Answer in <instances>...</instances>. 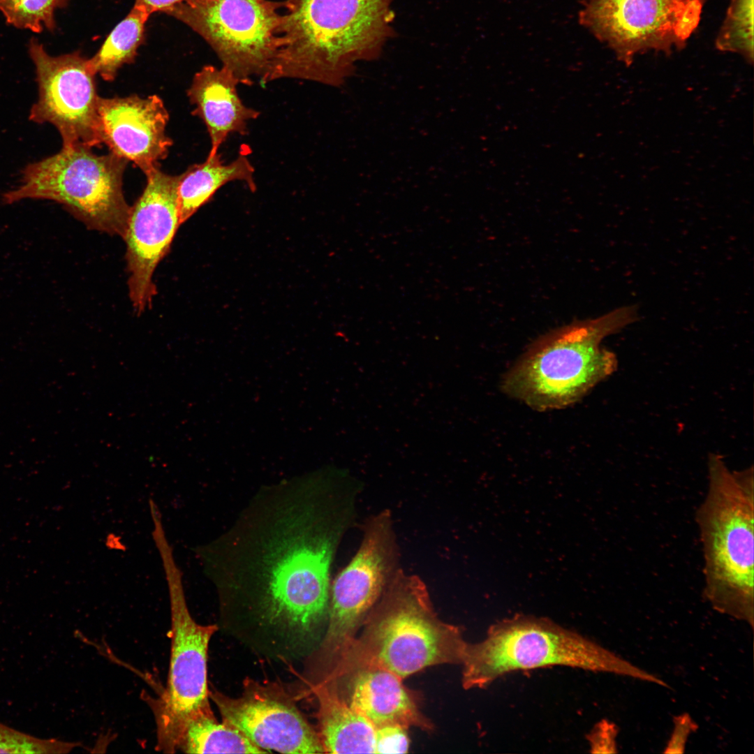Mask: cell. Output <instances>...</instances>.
I'll return each instance as SVG.
<instances>
[{
  "label": "cell",
  "mask_w": 754,
  "mask_h": 754,
  "mask_svg": "<svg viewBox=\"0 0 754 754\" xmlns=\"http://www.w3.org/2000/svg\"><path fill=\"white\" fill-rule=\"evenodd\" d=\"M343 677H348V695L343 697L375 727L394 723L407 729H433L431 720L421 712L414 693L394 673L377 667H361Z\"/></svg>",
  "instance_id": "16"
},
{
  "label": "cell",
  "mask_w": 754,
  "mask_h": 754,
  "mask_svg": "<svg viewBox=\"0 0 754 754\" xmlns=\"http://www.w3.org/2000/svg\"><path fill=\"white\" fill-rule=\"evenodd\" d=\"M637 319V309L626 306L547 332L505 374L503 391L540 411L577 402L617 368L615 354L601 348L602 340Z\"/></svg>",
  "instance_id": "5"
},
{
  "label": "cell",
  "mask_w": 754,
  "mask_h": 754,
  "mask_svg": "<svg viewBox=\"0 0 754 754\" xmlns=\"http://www.w3.org/2000/svg\"><path fill=\"white\" fill-rule=\"evenodd\" d=\"M161 557L170 594L172 641L166 686L151 706L156 723V748L175 753L184 724L195 716L212 712L207 653L218 628L200 625L193 619L172 552H165Z\"/></svg>",
  "instance_id": "9"
},
{
  "label": "cell",
  "mask_w": 754,
  "mask_h": 754,
  "mask_svg": "<svg viewBox=\"0 0 754 754\" xmlns=\"http://www.w3.org/2000/svg\"><path fill=\"white\" fill-rule=\"evenodd\" d=\"M618 727L612 722L603 720L591 732L589 739L591 752L599 753H617L616 737Z\"/></svg>",
  "instance_id": "27"
},
{
  "label": "cell",
  "mask_w": 754,
  "mask_h": 754,
  "mask_svg": "<svg viewBox=\"0 0 754 754\" xmlns=\"http://www.w3.org/2000/svg\"><path fill=\"white\" fill-rule=\"evenodd\" d=\"M391 512L370 516L362 526L359 547L330 585L328 621L318 656L325 674L347 652L365 618L401 568Z\"/></svg>",
  "instance_id": "8"
},
{
  "label": "cell",
  "mask_w": 754,
  "mask_h": 754,
  "mask_svg": "<svg viewBox=\"0 0 754 754\" xmlns=\"http://www.w3.org/2000/svg\"><path fill=\"white\" fill-rule=\"evenodd\" d=\"M318 701L319 735L325 753H374L376 727L341 695L336 679L313 687Z\"/></svg>",
  "instance_id": "18"
},
{
  "label": "cell",
  "mask_w": 754,
  "mask_h": 754,
  "mask_svg": "<svg viewBox=\"0 0 754 754\" xmlns=\"http://www.w3.org/2000/svg\"><path fill=\"white\" fill-rule=\"evenodd\" d=\"M394 0H286L279 46L261 78L340 87L355 64L378 59L394 34Z\"/></svg>",
  "instance_id": "2"
},
{
  "label": "cell",
  "mask_w": 754,
  "mask_h": 754,
  "mask_svg": "<svg viewBox=\"0 0 754 754\" xmlns=\"http://www.w3.org/2000/svg\"><path fill=\"white\" fill-rule=\"evenodd\" d=\"M754 0H731L716 41L721 51L735 52L753 63Z\"/></svg>",
  "instance_id": "22"
},
{
  "label": "cell",
  "mask_w": 754,
  "mask_h": 754,
  "mask_svg": "<svg viewBox=\"0 0 754 754\" xmlns=\"http://www.w3.org/2000/svg\"><path fill=\"white\" fill-rule=\"evenodd\" d=\"M100 135L110 152L134 163L145 175L159 168L172 140L165 133L169 119L156 95L100 98Z\"/></svg>",
  "instance_id": "15"
},
{
  "label": "cell",
  "mask_w": 754,
  "mask_h": 754,
  "mask_svg": "<svg viewBox=\"0 0 754 754\" xmlns=\"http://www.w3.org/2000/svg\"><path fill=\"white\" fill-rule=\"evenodd\" d=\"M28 53L35 66L38 98L29 119L50 124L59 131L62 147L102 144L95 73L79 51L52 56L31 38Z\"/></svg>",
  "instance_id": "12"
},
{
  "label": "cell",
  "mask_w": 754,
  "mask_h": 754,
  "mask_svg": "<svg viewBox=\"0 0 754 754\" xmlns=\"http://www.w3.org/2000/svg\"><path fill=\"white\" fill-rule=\"evenodd\" d=\"M190 0H135V3L142 7L149 15L156 12L166 13L174 6Z\"/></svg>",
  "instance_id": "28"
},
{
  "label": "cell",
  "mask_w": 754,
  "mask_h": 754,
  "mask_svg": "<svg viewBox=\"0 0 754 754\" xmlns=\"http://www.w3.org/2000/svg\"><path fill=\"white\" fill-rule=\"evenodd\" d=\"M69 0H0V11L6 22L15 28L40 33L56 28L54 13L64 8Z\"/></svg>",
  "instance_id": "23"
},
{
  "label": "cell",
  "mask_w": 754,
  "mask_h": 754,
  "mask_svg": "<svg viewBox=\"0 0 754 754\" xmlns=\"http://www.w3.org/2000/svg\"><path fill=\"white\" fill-rule=\"evenodd\" d=\"M674 728L665 747V753H683L689 736L697 731V724L687 713L674 716Z\"/></svg>",
  "instance_id": "26"
},
{
  "label": "cell",
  "mask_w": 754,
  "mask_h": 754,
  "mask_svg": "<svg viewBox=\"0 0 754 754\" xmlns=\"http://www.w3.org/2000/svg\"><path fill=\"white\" fill-rule=\"evenodd\" d=\"M706 0H585L579 20L618 59L681 48L697 29Z\"/></svg>",
  "instance_id": "11"
},
{
  "label": "cell",
  "mask_w": 754,
  "mask_h": 754,
  "mask_svg": "<svg viewBox=\"0 0 754 754\" xmlns=\"http://www.w3.org/2000/svg\"><path fill=\"white\" fill-rule=\"evenodd\" d=\"M708 485L695 521L702 544L704 599L714 609L754 625L753 466L731 471L711 453Z\"/></svg>",
  "instance_id": "4"
},
{
  "label": "cell",
  "mask_w": 754,
  "mask_h": 754,
  "mask_svg": "<svg viewBox=\"0 0 754 754\" xmlns=\"http://www.w3.org/2000/svg\"><path fill=\"white\" fill-rule=\"evenodd\" d=\"M246 687L236 698L209 691L223 722L267 752L325 753L319 733L289 699L264 686Z\"/></svg>",
  "instance_id": "14"
},
{
  "label": "cell",
  "mask_w": 754,
  "mask_h": 754,
  "mask_svg": "<svg viewBox=\"0 0 754 754\" xmlns=\"http://www.w3.org/2000/svg\"><path fill=\"white\" fill-rule=\"evenodd\" d=\"M354 512L348 503L332 499L313 526L295 521L271 538L249 608L253 626L271 644L296 653L320 645L328 621L332 562Z\"/></svg>",
  "instance_id": "1"
},
{
  "label": "cell",
  "mask_w": 754,
  "mask_h": 754,
  "mask_svg": "<svg viewBox=\"0 0 754 754\" xmlns=\"http://www.w3.org/2000/svg\"><path fill=\"white\" fill-rule=\"evenodd\" d=\"M186 753H267L230 725L219 723L213 712L195 716L184 725L177 751Z\"/></svg>",
  "instance_id": "20"
},
{
  "label": "cell",
  "mask_w": 754,
  "mask_h": 754,
  "mask_svg": "<svg viewBox=\"0 0 754 754\" xmlns=\"http://www.w3.org/2000/svg\"><path fill=\"white\" fill-rule=\"evenodd\" d=\"M409 745L407 728L394 723L376 727L374 753H406Z\"/></svg>",
  "instance_id": "25"
},
{
  "label": "cell",
  "mask_w": 754,
  "mask_h": 754,
  "mask_svg": "<svg viewBox=\"0 0 754 754\" xmlns=\"http://www.w3.org/2000/svg\"><path fill=\"white\" fill-rule=\"evenodd\" d=\"M79 744L56 738H42L15 729L0 721V753L63 754Z\"/></svg>",
  "instance_id": "24"
},
{
  "label": "cell",
  "mask_w": 754,
  "mask_h": 754,
  "mask_svg": "<svg viewBox=\"0 0 754 754\" xmlns=\"http://www.w3.org/2000/svg\"><path fill=\"white\" fill-rule=\"evenodd\" d=\"M283 1L190 0L165 13L182 22L211 46L240 81L250 84L269 69L279 46Z\"/></svg>",
  "instance_id": "10"
},
{
  "label": "cell",
  "mask_w": 754,
  "mask_h": 754,
  "mask_svg": "<svg viewBox=\"0 0 754 754\" xmlns=\"http://www.w3.org/2000/svg\"><path fill=\"white\" fill-rule=\"evenodd\" d=\"M150 15L134 4L127 15L108 36L98 51L89 59L95 73L106 81H112L124 64L132 63L143 43L146 22Z\"/></svg>",
  "instance_id": "21"
},
{
  "label": "cell",
  "mask_w": 754,
  "mask_h": 754,
  "mask_svg": "<svg viewBox=\"0 0 754 754\" xmlns=\"http://www.w3.org/2000/svg\"><path fill=\"white\" fill-rule=\"evenodd\" d=\"M127 163L111 152L100 156L82 145L62 147L26 165L19 184L6 191L2 201H54L88 228L123 238L131 210L122 188Z\"/></svg>",
  "instance_id": "7"
},
{
  "label": "cell",
  "mask_w": 754,
  "mask_h": 754,
  "mask_svg": "<svg viewBox=\"0 0 754 754\" xmlns=\"http://www.w3.org/2000/svg\"><path fill=\"white\" fill-rule=\"evenodd\" d=\"M361 627L335 669L339 677L377 667L404 679L429 666L461 665L467 644L459 626L438 616L424 581L402 568Z\"/></svg>",
  "instance_id": "3"
},
{
  "label": "cell",
  "mask_w": 754,
  "mask_h": 754,
  "mask_svg": "<svg viewBox=\"0 0 754 754\" xmlns=\"http://www.w3.org/2000/svg\"><path fill=\"white\" fill-rule=\"evenodd\" d=\"M147 176V184L131 207L126 242L129 297L135 313L151 306L156 294L154 271L168 253L180 226L177 205L179 176L156 168Z\"/></svg>",
  "instance_id": "13"
},
{
  "label": "cell",
  "mask_w": 754,
  "mask_h": 754,
  "mask_svg": "<svg viewBox=\"0 0 754 754\" xmlns=\"http://www.w3.org/2000/svg\"><path fill=\"white\" fill-rule=\"evenodd\" d=\"M254 174V167L247 155L241 153L230 163L224 162L221 154L217 153L213 156H207L202 163L189 166L179 175L177 205L180 225L229 182H242L251 191H256Z\"/></svg>",
  "instance_id": "19"
},
{
  "label": "cell",
  "mask_w": 754,
  "mask_h": 754,
  "mask_svg": "<svg viewBox=\"0 0 754 754\" xmlns=\"http://www.w3.org/2000/svg\"><path fill=\"white\" fill-rule=\"evenodd\" d=\"M240 81L226 67L203 66L197 72L187 91L192 114L205 124L211 142L208 157L219 153L228 136L246 135L250 121L260 112L246 106L237 92Z\"/></svg>",
  "instance_id": "17"
},
{
  "label": "cell",
  "mask_w": 754,
  "mask_h": 754,
  "mask_svg": "<svg viewBox=\"0 0 754 754\" xmlns=\"http://www.w3.org/2000/svg\"><path fill=\"white\" fill-rule=\"evenodd\" d=\"M461 665L465 689L487 687L512 672L550 666L664 683L589 638L552 621L533 616L515 617L491 626L481 641L467 642Z\"/></svg>",
  "instance_id": "6"
}]
</instances>
